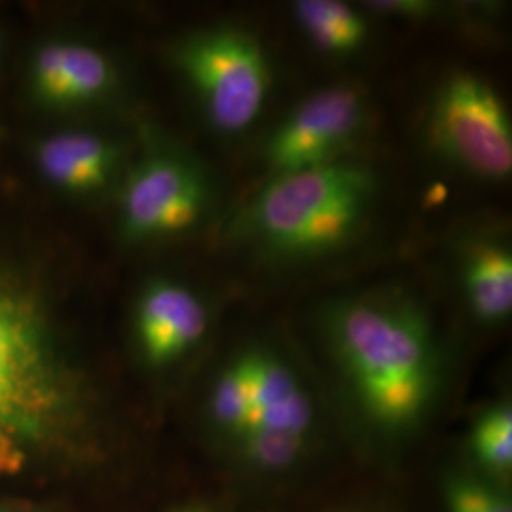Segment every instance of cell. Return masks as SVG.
<instances>
[{"mask_svg":"<svg viewBox=\"0 0 512 512\" xmlns=\"http://www.w3.org/2000/svg\"><path fill=\"white\" fill-rule=\"evenodd\" d=\"M317 323L351 401L372 427L404 433L429 414L442 355L414 294L384 287L334 296L317 311Z\"/></svg>","mask_w":512,"mask_h":512,"instance_id":"obj_1","label":"cell"},{"mask_svg":"<svg viewBox=\"0 0 512 512\" xmlns=\"http://www.w3.org/2000/svg\"><path fill=\"white\" fill-rule=\"evenodd\" d=\"M380 192L378 171L353 156L264 179L232 215L226 239L272 266L321 262L365 234Z\"/></svg>","mask_w":512,"mask_h":512,"instance_id":"obj_2","label":"cell"},{"mask_svg":"<svg viewBox=\"0 0 512 512\" xmlns=\"http://www.w3.org/2000/svg\"><path fill=\"white\" fill-rule=\"evenodd\" d=\"M76 410L78 389L44 294L0 262V446L50 440Z\"/></svg>","mask_w":512,"mask_h":512,"instance_id":"obj_3","label":"cell"},{"mask_svg":"<svg viewBox=\"0 0 512 512\" xmlns=\"http://www.w3.org/2000/svg\"><path fill=\"white\" fill-rule=\"evenodd\" d=\"M112 198L116 238L150 247L200 234L217 217L220 188L200 156L148 128Z\"/></svg>","mask_w":512,"mask_h":512,"instance_id":"obj_4","label":"cell"},{"mask_svg":"<svg viewBox=\"0 0 512 512\" xmlns=\"http://www.w3.org/2000/svg\"><path fill=\"white\" fill-rule=\"evenodd\" d=\"M169 57L211 131L239 137L255 126L268 105L274 73L253 31L234 23L198 27L177 38Z\"/></svg>","mask_w":512,"mask_h":512,"instance_id":"obj_5","label":"cell"},{"mask_svg":"<svg viewBox=\"0 0 512 512\" xmlns=\"http://www.w3.org/2000/svg\"><path fill=\"white\" fill-rule=\"evenodd\" d=\"M423 137L442 164L484 184L512 175V122L503 95L473 69H452L429 95Z\"/></svg>","mask_w":512,"mask_h":512,"instance_id":"obj_6","label":"cell"},{"mask_svg":"<svg viewBox=\"0 0 512 512\" xmlns=\"http://www.w3.org/2000/svg\"><path fill=\"white\" fill-rule=\"evenodd\" d=\"M368 120L370 99L355 84L310 93L268 133L260 154L266 179L348 158Z\"/></svg>","mask_w":512,"mask_h":512,"instance_id":"obj_7","label":"cell"},{"mask_svg":"<svg viewBox=\"0 0 512 512\" xmlns=\"http://www.w3.org/2000/svg\"><path fill=\"white\" fill-rule=\"evenodd\" d=\"M25 88L37 109L80 114L112 105L124 90V74L114 55L92 40L52 37L29 55Z\"/></svg>","mask_w":512,"mask_h":512,"instance_id":"obj_8","label":"cell"},{"mask_svg":"<svg viewBox=\"0 0 512 512\" xmlns=\"http://www.w3.org/2000/svg\"><path fill=\"white\" fill-rule=\"evenodd\" d=\"M133 154V143L116 133L73 126L40 135L31 162L40 181L59 196L95 202L114 196Z\"/></svg>","mask_w":512,"mask_h":512,"instance_id":"obj_9","label":"cell"},{"mask_svg":"<svg viewBox=\"0 0 512 512\" xmlns=\"http://www.w3.org/2000/svg\"><path fill=\"white\" fill-rule=\"evenodd\" d=\"M209 296L175 275H152L135 294L131 325L143 361L167 368L202 346L213 325Z\"/></svg>","mask_w":512,"mask_h":512,"instance_id":"obj_10","label":"cell"},{"mask_svg":"<svg viewBox=\"0 0 512 512\" xmlns=\"http://www.w3.org/2000/svg\"><path fill=\"white\" fill-rule=\"evenodd\" d=\"M459 296L482 327H501L512 315V247L509 234L482 228L456 247Z\"/></svg>","mask_w":512,"mask_h":512,"instance_id":"obj_11","label":"cell"},{"mask_svg":"<svg viewBox=\"0 0 512 512\" xmlns=\"http://www.w3.org/2000/svg\"><path fill=\"white\" fill-rule=\"evenodd\" d=\"M241 351L249 374V423L245 431L308 437L315 420L313 401L293 366L262 344Z\"/></svg>","mask_w":512,"mask_h":512,"instance_id":"obj_12","label":"cell"},{"mask_svg":"<svg viewBox=\"0 0 512 512\" xmlns=\"http://www.w3.org/2000/svg\"><path fill=\"white\" fill-rule=\"evenodd\" d=\"M294 25L313 50L334 59H349L368 48L372 23L363 8L342 0H296Z\"/></svg>","mask_w":512,"mask_h":512,"instance_id":"obj_13","label":"cell"},{"mask_svg":"<svg viewBox=\"0 0 512 512\" xmlns=\"http://www.w3.org/2000/svg\"><path fill=\"white\" fill-rule=\"evenodd\" d=\"M209 420L220 433L238 439L249 423V374L243 351L220 368L209 393Z\"/></svg>","mask_w":512,"mask_h":512,"instance_id":"obj_14","label":"cell"},{"mask_svg":"<svg viewBox=\"0 0 512 512\" xmlns=\"http://www.w3.org/2000/svg\"><path fill=\"white\" fill-rule=\"evenodd\" d=\"M471 450L476 461L492 471L511 469L512 408L507 401L484 410L471 433Z\"/></svg>","mask_w":512,"mask_h":512,"instance_id":"obj_15","label":"cell"},{"mask_svg":"<svg viewBox=\"0 0 512 512\" xmlns=\"http://www.w3.org/2000/svg\"><path fill=\"white\" fill-rule=\"evenodd\" d=\"M308 437L291 435V433H277V431H258L251 429L245 431L234 440L238 444L241 454L249 463L260 469H283L294 463L302 454Z\"/></svg>","mask_w":512,"mask_h":512,"instance_id":"obj_16","label":"cell"},{"mask_svg":"<svg viewBox=\"0 0 512 512\" xmlns=\"http://www.w3.org/2000/svg\"><path fill=\"white\" fill-rule=\"evenodd\" d=\"M450 512H512L505 495L471 476H454L446 484Z\"/></svg>","mask_w":512,"mask_h":512,"instance_id":"obj_17","label":"cell"},{"mask_svg":"<svg viewBox=\"0 0 512 512\" xmlns=\"http://www.w3.org/2000/svg\"><path fill=\"white\" fill-rule=\"evenodd\" d=\"M2 52H4V37H2V31H0V59H2Z\"/></svg>","mask_w":512,"mask_h":512,"instance_id":"obj_18","label":"cell"},{"mask_svg":"<svg viewBox=\"0 0 512 512\" xmlns=\"http://www.w3.org/2000/svg\"><path fill=\"white\" fill-rule=\"evenodd\" d=\"M183 512H202V511H183Z\"/></svg>","mask_w":512,"mask_h":512,"instance_id":"obj_19","label":"cell"}]
</instances>
